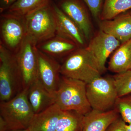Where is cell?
<instances>
[{
  "mask_svg": "<svg viewBox=\"0 0 131 131\" xmlns=\"http://www.w3.org/2000/svg\"><path fill=\"white\" fill-rule=\"evenodd\" d=\"M60 73L86 83L102 74L97 60L87 47L78 48L66 57L61 64Z\"/></svg>",
  "mask_w": 131,
  "mask_h": 131,
  "instance_id": "1",
  "label": "cell"
},
{
  "mask_svg": "<svg viewBox=\"0 0 131 131\" xmlns=\"http://www.w3.org/2000/svg\"><path fill=\"white\" fill-rule=\"evenodd\" d=\"M86 86L85 82L61 75L55 94V103L63 111H74L85 115L92 110L87 98Z\"/></svg>",
  "mask_w": 131,
  "mask_h": 131,
  "instance_id": "2",
  "label": "cell"
},
{
  "mask_svg": "<svg viewBox=\"0 0 131 131\" xmlns=\"http://www.w3.org/2000/svg\"><path fill=\"white\" fill-rule=\"evenodd\" d=\"M28 89L0 102V117L6 122L8 131L27 129L35 115L27 98Z\"/></svg>",
  "mask_w": 131,
  "mask_h": 131,
  "instance_id": "3",
  "label": "cell"
},
{
  "mask_svg": "<svg viewBox=\"0 0 131 131\" xmlns=\"http://www.w3.org/2000/svg\"><path fill=\"white\" fill-rule=\"evenodd\" d=\"M24 18L26 35L37 45L57 35L56 16L51 3L28 14Z\"/></svg>",
  "mask_w": 131,
  "mask_h": 131,
  "instance_id": "4",
  "label": "cell"
},
{
  "mask_svg": "<svg viewBox=\"0 0 131 131\" xmlns=\"http://www.w3.org/2000/svg\"><path fill=\"white\" fill-rule=\"evenodd\" d=\"M24 90L21 73L15 54L2 44L0 47V100H11Z\"/></svg>",
  "mask_w": 131,
  "mask_h": 131,
  "instance_id": "5",
  "label": "cell"
},
{
  "mask_svg": "<svg viewBox=\"0 0 131 131\" xmlns=\"http://www.w3.org/2000/svg\"><path fill=\"white\" fill-rule=\"evenodd\" d=\"M86 91L93 110L106 112L113 109L118 98L113 77L96 78L86 83Z\"/></svg>",
  "mask_w": 131,
  "mask_h": 131,
  "instance_id": "6",
  "label": "cell"
},
{
  "mask_svg": "<svg viewBox=\"0 0 131 131\" xmlns=\"http://www.w3.org/2000/svg\"><path fill=\"white\" fill-rule=\"evenodd\" d=\"M37 44L26 34L15 55L21 73L24 89L38 80Z\"/></svg>",
  "mask_w": 131,
  "mask_h": 131,
  "instance_id": "7",
  "label": "cell"
},
{
  "mask_svg": "<svg viewBox=\"0 0 131 131\" xmlns=\"http://www.w3.org/2000/svg\"><path fill=\"white\" fill-rule=\"evenodd\" d=\"M38 62L39 80L50 93L55 95L61 80V64L38 49Z\"/></svg>",
  "mask_w": 131,
  "mask_h": 131,
  "instance_id": "8",
  "label": "cell"
},
{
  "mask_svg": "<svg viewBox=\"0 0 131 131\" xmlns=\"http://www.w3.org/2000/svg\"><path fill=\"white\" fill-rule=\"evenodd\" d=\"M121 44L117 39L100 30L91 39L87 47L96 58L102 73L105 71L108 58Z\"/></svg>",
  "mask_w": 131,
  "mask_h": 131,
  "instance_id": "9",
  "label": "cell"
},
{
  "mask_svg": "<svg viewBox=\"0 0 131 131\" xmlns=\"http://www.w3.org/2000/svg\"><path fill=\"white\" fill-rule=\"evenodd\" d=\"M2 36L5 44L12 50L19 48L26 35L24 18L5 14L3 15Z\"/></svg>",
  "mask_w": 131,
  "mask_h": 131,
  "instance_id": "10",
  "label": "cell"
},
{
  "mask_svg": "<svg viewBox=\"0 0 131 131\" xmlns=\"http://www.w3.org/2000/svg\"><path fill=\"white\" fill-rule=\"evenodd\" d=\"M80 27L86 39L91 36L92 28L86 7L81 0H61L58 5Z\"/></svg>",
  "mask_w": 131,
  "mask_h": 131,
  "instance_id": "11",
  "label": "cell"
},
{
  "mask_svg": "<svg viewBox=\"0 0 131 131\" xmlns=\"http://www.w3.org/2000/svg\"><path fill=\"white\" fill-rule=\"evenodd\" d=\"M56 16L57 35L72 40L79 47H83L86 38L80 27L55 3L52 5Z\"/></svg>",
  "mask_w": 131,
  "mask_h": 131,
  "instance_id": "12",
  "label": "cell"
},
{
  "mask_svg": "<svg viewBox=\"0 0 131 131\" xmlns=\"http://www.w3.org/2000/svg\"><path fill=\"white\" fill-rule=\"evenodd\" d=\"M101 30L112 35L121 44L131 39V15L129 12L119 15L114 18L101 20Z\"/></svg>",
  "mask_w": 131,
  "mask_h": 131,
  "instance_id": "13",
  "label": "cell"
},
{
  "mask_svg": "<svg viewBox=\"0 0 131 131\" xmlns=\"http://www.w3.org/2000/svg\"><path fill=\"white\" fill-rule=\"evenodd\" d=\"M119 113L115 108L106 112L92 109L84 115L81 131H106L118 118Z\"/></svg>",
  "mask_w": 131,
  "mask_h": 131,
  "instance_id": "14",
  "label": "cell"
},
{
  "mask_svg": "<svg viewBox=\"0 0 131 131\" xmlns=\"http://www.w3.org/2000/svg\"><path fill=\"white\" fill-rule=\"evenodd\" d=\"M37 47L40 51L55 59L67 57L80 48L72 40L58 35L38 44Z\"/></svg>",
  "mask_w": 131,
  "mask_h": 131,
  "instance_id": "15",
  "label": "cell"
},
{
  "mask_svg": "<svg viewBox=\"0 0 131 131\" xmlns=\"http://www.w3.org/2000/svg\"><path fill=\"white\" fill-rule=\"evenodd\" d=\"M27 98L35 114L46 110L55 103V96L39 80L32 83L27 91Z\"/></svg>",
  "mask_w": 131,
  "mask_h": 131,
  "instance_id": "16",
  "label": "cell"
},
{
  "mask_svg": "<svg viewBox=\"0 0 131 131\" xmlns=\"http://www.w3.org/2000/svg\"><path fill=\"white\" fill-rule=\"evenodd\" d=\"M63 111L56 103L36 114L28 128L30 131H56L58 122Z\"/></svg>",
  "mask_w": 131,
  "mask_h": 131,
  "instance_id": "17",
  "label": "cell"
},
{
  "mask_svg": "<svg viewBox=\"0 0 131 131\" xmlns=\"http://www.w3.org/2000/svg\"><path fill=\"white\" fill-rule=\"evenodd\" d=\"M108 69L116 74L131 69V39L115 51L108 62Z\"/></svg>",
  "mask_w": 131,
  "mask_h": 131,
  "instance_id": "18",
  "label": "cell"
},
{
  "mask_svg": "<svg viewBox=\"0 0 131 131\" xmlns=\"http://www.w3.org/2000/svg\"><path fill=\"white\" fill-rule=\"evenodd\" d=\"M51 0H17L7 10V13L19 18L50 4Z\"/></svg>",
  "mask_w": 131,
  "mask_h": 131,
  "instance_id": "19",
  "label": "cell"
},
{
  "mask_svg": "<svg viewBox=\"0 0 131 131\" xmlns=\"http://www.w3.org/2000/svg\"><path fill=\"white\" fill-rule=\"evenodd\" d=\"M131 9V0H104L100 19H112Z\"/></svg>",
  "mask_w": 131,
  "mask_h": 131,
  "instance_id": "20",
  "label": "cell"
},
{
  "mask_svg": "<svg viewBox=\"0 0 131 131\" xmlns=\"http://www.w3.org/2000/svg\"><path fill=\"white\" fill-rule=\"evenodd\" d=\"M83 117L75 111H63L56 131H81Z\"/></svg>",
  "mask_w": 131,
  "mask_h": 131,
  "instance_id": "21",
  "label": "cell"
},
{
  "mask_svg": "<svg viewBox=\"0 0 131 131\" xmlns=\"http://www.w3.org/2000/svg\"><path fill=\"white\" fill-rule=\"evenodd\" d=\"M113 78L118 97L126 96L131 93V69L116 74Z\"/></svg>",
  "mask_w": 131,
  "mask_h": 131,
  "instance_id": "22",
  "label": "cell"
},
{
  "mask_svg": "<svg viewBox=\"0 0 131 131\" xmlns=\"http://www.w3.org/2000/svg\"><path fill=\"white\" fill-rule=\"evenodd\" d=\"M128 95L117 98L114 108L121 115L124 122L131 124V95Z\"/></svg>",
  "mask_w": 131,
  "mask_h": 131,
  "instance_id": "23",
  "label": "cell"
},
{
  "mask_svg": "<svg viewBox=\"0 0 131 131\" xmlns=\"http://www.w3.org/2000/svg\"><path fill=\"white\" fill-rule=\"evenodd\" d=\"M95 19H100L103 8L104 0H83Z\"/></svg>",
  "mask_w": 131,
  "mask_h": 131,
  "instance_id": "24",
  "label": "cell"
},
{
  "mask_svg": "<svg viewBox=\"0 0 131 131\" xmlns=\"http://www.w3.org/2000/svg\"><path fill=\"white\" fill-rule=\"evenodd\" d=\"M106 131H126V124L123 119L118 118L110 125Z\"/></svg>",
  "mask_w": 131,
  "mask_h": 131,
  "instance_id": "25",
  "label": "cell"
},
{
  "mask_svg": "<svg viewBox=\"0 0 131 131\" xmlns=\"http://www.w3.org/2000/svg\"><path fill=\"white\" fill-rule=\"evenodd\" d=\"M16 1L17 0H1V11L7 9Z\"/></svg>",
  "mask_w": 131,
  "mask_h": 131,
  "instance_id": "26",
  "label": "cell"
},
{
  "mask_svg": "<svg viewBox=\"0 0 131 131\" xmlns=\"http://www.w3.org/2000/svg\"><path fill=\"white\" fill-rule=\"evenodd\" d=\"M126 131H131V124L126 125Z\"/></svg>",
  "mask_w": 131,
  "mask_h": 131,
  "instance_id": "27",
  "label": "cell"
},
{
  "mask_svg": "<svg viewBox=\"0 0 131 131\" xmlns=\"http://www.w3.org/2000/svg\"><path fill=\"white\" fill-rule=\"evenodd\" d=\"M9 131H30L28 128L27 129H21V130H11Z\"/></svg>",
  "mask_w": 131,
  "mask_h": 131,
  "instance_id": "28",
  "label": "cell"
},
{
  "mask_svg": "<svg viewBox=\"0 0 131 131\" xmlns=\"http://www.w3.org/2000/svg\"><path fill=\"white\" fill-rule=\"evenodd\" d=\"M129 13H130V14H131V9L130 11V12H129Z\"/></svg>",
  "mask_w": 131,
  "mask_h": 131,
  "instance_id": "29",
  "label": "cell"
}]
</instances>
